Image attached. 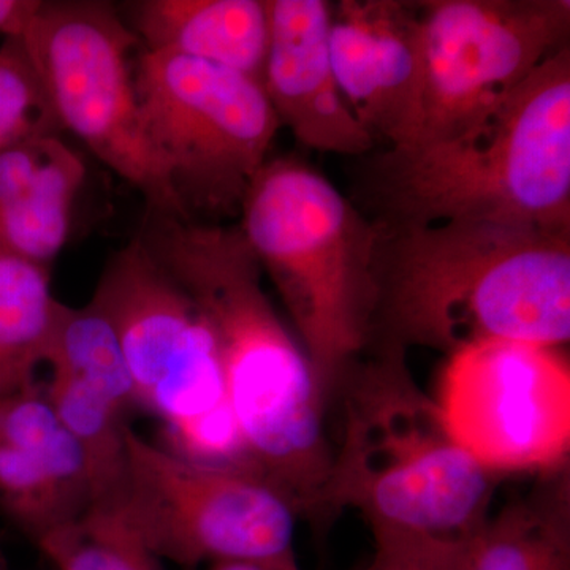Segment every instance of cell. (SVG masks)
<instances>
[{
  "mask_svg": "<svg viewBox=\"0 0 570 570\" xmlns=\"http://www.w3.org/2000/svg\"><path fill=\"white\" fill-rule=\"evenodd\" d=\"M138 236L212 326L250 469L291 499L299 515H322L333 464L325 392L266 294L242 228L146 212Z\"/></svg>",
  "mask_w": 570,
  "mask_h": 570,
  "instance_id": "cell-1",
  "label": "cell"
},
{
  "mask_svg": "<svg viewBox=\"0 0 570 570\" xmlns=\"http://www.w3.org/2000/svg\"><path fill=\"white\" fill-rule=\"evenodd\" d=\"M374 223L371 344L449 355L487 340L569 343L570 234L489 220Z\"/></svg>",
  "mask_w": 570,
  "mask_h": 570,
  "instance_id": "cell-2",
  "label": "cell"
},
{
  "mask_svg": "<svg viewBox=\"0 0 570 570\" xmlns=\"http://www.w3.org/2000/svg\"><path fill=\"white\" fill-rule=\"evenodd\" d=\"M373 190L382 224L489 220L570 234L569 45L475 129L387 149Z\"/></svg>",
  "mask_w": 570,
  "mask_h": 570,
  "instance_id": "cell-3",
  "label": "cell"
},
{
  "mask_svg": "<svg viewBox=\"0 0 570 570\" xmlns=\"http://www.w3.org/2000/svg\"><path fill=\"white\" fill-rule=\"evenodd\" d=\"M377 348L341 382L343 436L322 515L354 509L373 532L468 538L489 519L501 479L450 436L436 401L412 377L406 351Z\"/></svg>",
  "mask_w": 570,
  "mask_h": 570,
  "instance_id": "cell-4",
  "label": "cell"
},
{
  "mask_svg": "<svg viewBox=\"0 0 570 570\" xmlns=\"http://www.w3.org/2000/svg\"><path fill=\"white\" fill-rule=\"evenodd\" d=\"M238 225L326 395L371 346L377 224L309 165L276 157L250 183Z\"/></svg>",
  "mask_w": 570,
  "mask_h": 570,
  "instance_id": "cell-5",
  "label": "cell"
},
{
  "mask_svg": "<svg viewBox=\"0 0 570 570\" xmlns=\"http://www.w3.org/2000/svg\"><path fill=\"white\" fill-rule=\"evenodd\" d=\"M91 303L118 336L137 404L163 420L171 450L200 463L253 471L212 326L140 236L108 258Z\"/></svg>",
  "mask_w": 570,
  "mask_h": 570,
  "instance_id": "cell-6",
  "label": "cell"
},
{
  "mask_svg": "<svg viewBox=\"0 0 570 570\" xmlns=\"http://www.w3.org/2000/svg\"><path fill=\"white\" fill-rule=\"evenodd\" d=\"M126 478L112 512L156 560L302 570L299 513L253 471L200 463L126 428Z\"/></svg>",
  "mask_w": 570,
  "mask_h": 570,
  "instance_id": "cell-7",
  "label": "cell"
},
{
  "mask_svg": "<svg viewBox=\"0 0 570 570\" xmlns=\"http://www.w3.org/2000/svg\"><path fill=\"white\" fill-rule=\"evenodd\" d=\"M135 89L146 135L190 219L239 216L281 129L261 82L140 48Z\"/></svg>",
  "mask_w": 570,
  "mask_h": 570,
  "instance_id": "cell-8",
  "label": "cell"
},
{
  "mask_svg": "<svg viewBox=\"0 0 570 570\" xmlns=\"http://www.w3.org/2000/svg\"><path fill=\"white\" fill-rule=\"evenodd\" d=\"M20 39L62 132L138 190L146 212L190 219L146 135L135 89L141 45L118 9L41 2Z\"/></svg>",
  "mask_w": 570,
  "mask_h": 570,
  "instance_id": "cell-9",
  "label": "cell"
},
{
  "mask_svg": "<svg viewBox=\"0 0 570 570\" xmlns=\"http://www.w3.org/2000/svg\"><path fill=\"white\" fill-rule=\"evenodd\" d=\"M417 13L422 116L411 146L475 129L569 45V0H420Z\"/></svg>",
  "mask_w": 570,
  "mask_h": 570,
  "instance_id": "cell-10",
  "label": "cell"
},
{
  "mask_svg": "<svg viewBox=\"0 0 570 570\" xmlns=\"http://www.w3.org/2000/svg\"><path fill=\"white\" fill-rule=\"evenodd\" d=\"M433 397L453 441L497 478L569 469L564 347L509 340L468 344L445 355Z\"/></svg>",
  "mask_w": 570,
  "mask_h": 570,
  "instance_id": "cell-11",
  "label": "cell"
},
{
  "mask_svg": "<svg viewBox=\"0 0 570 570\" xmlns=\"http://www.w3.org/2000/svg\"><path fill=\"white\" fill-rule=\"evenodd\" d=\"M328 47L340 91L374 142L411 146L422 116L417 2L332 3Z\"/></svg>",
  "mask_w": 570,
  "mask_h": 570,
  "instance_id": "cell-12",
  "label": "cell"
},
{
  "mask_svg": "<svg viewBox=\"0 0 570 570\" xmlns=\"http://www.w3.org/2000/svg\"><path fill=\"white\" fill-rule=\"evenodd\" d=\"M268 50L262 88L281 127L317 153L360 157L373 137L358 122L337 86L328 31L332 2L266 0Z\"/></svg>",
  "mask_w": 570,
  "mask_h": 570,
  "instance_id": "cell-13",
  "label": "cell"
},
{
  "mask_svg": "<svg viewBox=\"0 0 570 570\" xmlns=\"http://www.w3.org/2000/svg\"><path fill=\"white\" fill-rule=\"evenodd\" d=\"M86 167L61 137L0 153V247L48 266L69 242Z\"/></svg>",
  "mask_w": 570,
  "mask_h": 570,
  "instance_id": "cell-14",
  "label": "cell"
},
{
  "mask_svg": "<svg viewBox=\"0 0 570 570\" xmlns=\"http://www.w3.org/2000/svg\"><path fill=\"white\" fill-rule=\"evenodd\" d=\"M121 17L142 50L214 63L262 85L266 0H137L122 7Z\"/></svg>",
  "mask_w": 570,
  "mask_h": 570,
  "instance_id": "cell-15",
  "label": "cell"
},
{
  "mask_svg": "<svg viewBox=\"0 0 570 570\" xmlns=\"http://www.w3.org/2000/svg\"><path fill=\"white\" fill-rule=\"evenodd\" d=\"M463 542L468 570H570L569 469L543 475Z\"/></svg>",
  "mask_w": 570,
  "mask_h": 570,
  "instance_id": "cell-16",
  "label": "cell"
},
{
  "mask_svg": "<svg viewBox=\"0 0 570 570\" xmlns=\"http://www.w3.org/2000/svg\"><path fill=\"white\" fill-rule=\"evenodd\" d=\"M59 303L48 266L0 247V397L36 382Z\"/></svg>",
  "mask_w": 570,
  "mask_h": 570,
  "instance_id": "cell-17",
  "label": "cell"
},
{
  "mask_svg": "<svg viewBox=\"0 0 570 570\" xmlns=\"http://www.w3.org/2000/svg\"><path fill=\"white\" fill-rule=\"evenodd\" d=\"M45 393L85 453L91 480L89 509H115L126 478L124 411L78 379L58 371H51Z\"/></svg>",
  "mask_w": 570,
  "mask_h": 570,
  "instance_id": "cell-18",
  "label": "cell"
},
{
  "mask_svg": "<svg viewBox=\"0 0 570 570\" xmlns=\"http://www.w3.org/2000/svg\"><path fill=\"white\" fill-rule=\"evenodd\" d=\"M43 365L78 379L124 412L137 404L118 336L91 302L82 307L59 303Z\"/></svg>",
  "mask_w": 570,
  "mask_h": 570,
  "instance_id": "cell-19",
  "label": "cell"
},
{
  "mask_svg": "<svg viewBox=\"0 0 570 570\" xmlns=\"http://www.w3.org/2000/svg\"><path fill=\"white\" fill-rule=\"evenodd\" d=\"M36 543L58 570H160L112 510H86Z\"/></svg>",
  "mask_w": 570,
  "mask_h": 570,
  "instance_id": "cell-20",
  "label": "cell"
},
{
  "mask_svg": "<svg viewBox=\"0 0 570 570\" xmlns=\"http://www.w3.org/2000/svg\"><path fill=\"white\" fill-rule=\"evenodd\" d=\"M43 86L20 37L0 47V153L21 142L61 137Z\"/></svg>",
  "mask_w": 570,
  "mask_h": 570,
  "instance_id": "cell-21",
  "label": "cell"
},
{
  "mask_svg": "<svg viewBox=\"0 0 570 570\" xmlns=\"http://www.w3.org/2000/svg\"><path fill=\"white\" fill-rule=\"evenodd\" d=\"M374 557L366 570H468L464 539L373 532Z\"/></svg>",
  "mask_w": 570,
  "mask_h": 570,
  "instance_id": "cell-22",
  "label": "cell"
},
{
  "mask_svg": "<svg viewBox=\"0 0 570 570\" xmlns=\"http://www.w3.org/2000/svg\"><path fill=\"white\" fill-rule=\"evenodd\" d=\"M40 6V0H0V36L21 37Z\"/></svg>",
  "mask_w": 570,
  "mask_h": 570,
  "instance_id": "cell-23",
  "label": "cell"
},
{
  "mask_svg": "<svg viewBox=\"0 0 570 570\" xmlns=\"http://www.w3.org/2000/svg\"><path fill=\"white\" fill-rule=\"evenodd\" d=\"M208 570H264L257 566L242 564V562H225V564H214Z\"/></svg>",
  "mask_w": 570,
  "mask_h": 570,
  "instance_id": "cell-24",
  "label": "cell"
}]
</instances>
